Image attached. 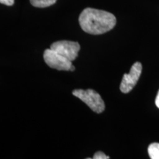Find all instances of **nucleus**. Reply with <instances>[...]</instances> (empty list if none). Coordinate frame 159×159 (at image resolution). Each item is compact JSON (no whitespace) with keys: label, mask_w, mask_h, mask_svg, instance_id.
Wrapping results in <instances>:
<instances>
[{"label":"nucleus","mask_w":159,"mask_h":159,"mask_svg":"<svg viewBox=\"0 0 159 159\" xmlns=\"http://www.w3.org/2000/svg\"><path fill=\"white\" fill-rule=\"evenodd\" d=\"M72 94L83 102H85L94 112L101 114L105 110V105L100 95L92 89H75L72 91Z\"/></svg>","instance_id":"f03ea898"},{"label":"nucleus","mask_w":159,"mask_h":159,"mask_svg":"<svg viewBox=\"0 0 159 159\" xmlns=\"http://www.w3.org/2000/svg\"><path fill=\"white\" fill-rule=\"evenodd\" d=\"M148 154L151 159H159V143H152L149 146Z\"/></svg>","instance_id":"0eeeda50"},{"label":"nucleus","mask_w":159,"mask_h":159,"mask_svg":"<svg viewBox=\"0 0 159 159\" xmlns=\"http://www.w3.org/2000/svg\"><path fill=\"white\" fill-rule=\"evenodd\" d=\"M156 105L157 108H159V91H158V94H157V97L156 98Z\"/></svg>","instance_id":"9d476101"},{"label":"nucleus","mask_w":159,"mask_h":159,"mask_svg":"<svg viewBox=\"0 0 159 159\" xmlns=\"http://www.w3.org/2000/svg\"><path fill=\"white\" fill-rule=\"evenodd\" d=\"M0 3L7 6H12L14 4V0H0Z\"/></svg>","instance_id":"1a4fd4ad"},{"label":"nucleus","mask_w":159,"mask_h":159,"mask_svg":"<svg viewBox=\"0 0 159 159\" xmlns=\"http://www.w3.org/2000/svg\"><path fill=\"white\" fill-rule=\"evenodd\" d=\"M142 71V65L140 62L135 63L131 67L129 74H125L120 84V90L127 94L134 88Z\"/></svg>","instance_id":"39448f33"},{"label":"nucleus","mask_w":159,"mask_h":159,"mask_svg":"<svg viewBox=\"0 0 159 159\" xmlns=\"http://www.w3.org/2000/svg\"><path fill=\"white\" fill-rule=\"evenodd\" d=\"M43 59L49 67L57 70L70 71L71 66H72V61L51 49H47L44 51Z\"/></svg>","instance_id":"7ed1b4c3"},{"label":"nucleus","mask_w":159,"mask_h":159,"mask_svg":"<svg viewBox=\"0 0 159 159\" xmlns=\"http://www.w3.org/2000/svg\"><path fill=\"white\" fill-rule=\"evenodd\" d=\"M75 67L74 66H71V68H70V71H75Z\"/></svg>","instance_id":"9b49d317"},{"label":"nucleus","mask_w":159,"mask_h":159,"mask_svg":"<svg viewBox=\"0 0 159 159\" xmlns=\"http://www.w3.org/2000/svg\"><path fill=\"white\" fill-rule=\"evenodd\" d=\"M57 0H30L31 5L36 7H47L54 5Z\"/></svg>","instance_id":"423d86ee"},{"label":"nucleus","mask_w":159,"mask_h":159,"mask_svg":"<svg viewBox=\"0 0 159 159\" xmlns=\"http://www.w3.org/2000/svg\"><path fill=\"white\" fill-rule=\"evenodd\" d=\"M50 49L66 57L69 61H73L77 58L80 49L78 42L71 41H59L51 45Z\"/></svg>","instance_id":"20e7f679"},{"label":"nucleus","mask_w":159,"mask_h":159,"mask_svg":"<svg viewBox=\"0 0 159 159\" xmlns=\"http://www.w3.org/2000/svg\"><path fill=\"white\" fill-rule=\"evenodd\" d=\"M94 159H108L110 158V157L106 156L105 153H103L102 152H100V151H98L94 155V157H93Z\"/></svg>","instance_id":"6e6552de"},{"label":"nucleus","mask_w":159,"mask_h":159,"mask_svg":"<svg viewBox=\"0 0 159 159\" xmlns=\"http://www.w3.org/2000/svg\"><path fill=\"white\" fill-rule=\"evenodd\" d=\"M79 23L85 33L100 35L114 28L116 19L109 12L88 7L83 10L80 15Z\"/></svg>","instance_id":"f257e3e1"}]
</instances>
